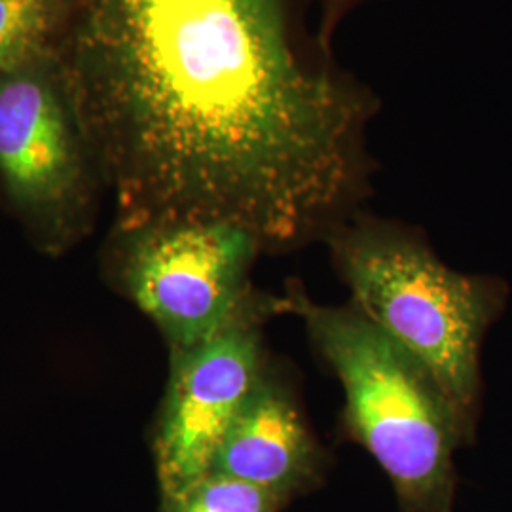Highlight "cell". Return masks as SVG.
<instances>
[{"label":"cell","instance_id":"3957f363","mask_svg":"<svg viewBox=\"0 0 512 512\" xmlns=\"http://www.w3.org/2000/svg\"><path fill=\"white\" fill-rule=\"evenodd\" d=\"M323 243L351 304L416 355L476 425L480 351L505 308L503 281L459 274L421 230L366 209L338 224Z\"/></svg>","mask_w":512,"mask_h":512},{"label":"cell","instance_id":"277c9868","mask_svg":"<svg viewBox=\"0 0 512 512\" xmlns=\"http://www.w3.org/2000/svg\"><path fill=\"white\" fill-rule=\"evenodd\" d=\"M97 175L78 114L48 54L0 74V179L44 249L61 251L88 228Z\"/></svg>","mask_w":512,"mask_h":512},{"label":"cell","instance_id":"7a4b0ae2","mask_svg":"<svg viewBox=\"0 0 512 512\" xmlns=\"http://www.w3.org/2000/svg\"><path fill=\"white\" fill-rule=\"evenodd\" d=\"M279 315L302 321L308 340L344 389L342 427L389 476L397 512H454L469 420L439 378L351 302L325 306L298 283L277 296Z\"/></svg>","mask_w":512,"mask_h":512},{"label":"cell","instance_id":"8992f818","mask_svg":"<svg viewBox=\"0 0 512 512\" xmlns=\"http://www.w3.org/2000/svg\"><path fill=\"white\" fill-rule=\"evenodd\" d=\"M275 315L277 296L253 291L217 334L171 353L152 435L162 499L183 494L213 471L222 440L270 359L264 327Z\"/></svg>","mask_w":512,"mask_h":512},{"label":"cell","instance_id":"9c48e42d","mask_svg":"<svg viewBox=\"0 0 512 512\" xmlns=\"http://www.w3.org/2000/svg\"><path fill=\"white\" fill-rule=\"evenodd\" d=\"M55 0H0V74L46 52Z\"/></svg>","mask_w":512,"mask_h":512},{"label":"cell","instance_id":"ba28073f","mask_svg":"<svg viewBox=\"0 0 512 512\" xmlns=\"http://www.w3.org/2000/svg\"><path fill=\"white\" fill-rule=\"evenodd\" d=\"M289 503L249 482L209 473L183 494L162 499L160 512H281Z\"/></svg>","mask_w":512,"mask_h":512},{"label":"cell","instance_id":"6da1fadb","mask_svg":"<svg viewBox=\"0 0 512 512\" xmlns=\"http://www.w3.org/2000/svg\"><path fill=\"white\" fill-rule=\"evenodd\" d=\"M118 230L224 220L268 255L365 209L382 99L315 0H55L46 42Z\"/></svg>","mask_w":512,"mask_h":512},{"label":"cell","instance_id":"30bf717a","mask_svg":"<svg viewBox=\"0 0 512 512\" xmlns=\"http://www.w3.org/2000/svg\"><path fill=\"white\" fill-rule=\"evenodd\" d=\"M374 0H315V18L317 29L323 40L334 46V38L342 23L361 6L370 4Z\"/></svg>","mask_w":512,"mask_h":512},{"label":"cell","instance_id":"52a82bcc","mask_svg":"<svg viewBox=\"0 0 512 512\" xmlns=\"http://www.w3.org/2000/svg\"><path fill=\"white\" fill-rule=\"evenodd\" d=\"M327 467L289 372L268 359L220 444L211 473L249 482L291 503Z\"/></svg>","mask_w":512,"mask_h":512},{"label":"cell","instance_id":"5b68a950","mask_svg":"<svg viewBox=\"0 0 512 512\" xmlns=\"http://www.w3.org/2000/svg\"><path fill=\"white\" fill-rule=\"evenodd\" d=\"M118 238L122 287L171 353L211 338L236 315L266 253L251 230L224 220L148 222Z\"/></svg>","mask_w":512,"mask_h":512}]
</instances>
